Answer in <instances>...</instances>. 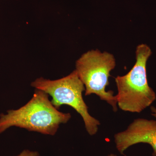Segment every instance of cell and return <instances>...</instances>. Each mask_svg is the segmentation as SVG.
Wrapping results in <instances>:
<instances>
[{"instance_id": "8", "label": "cell", "mask_w": 156, "mask_h": 156, "mask_svg": "<svg viewBox=\"0 0 156 156\" xmlns=\"http://www.w3.org/2000/svg\"><path fill=\"white\" fill-rule=\"evenodd\" d=\"M107 156H117L115 154H109Z\"/></svg>"}, {"instance_id": "2", "label": "cell", "mask_w": 156, "mask_h": 156, "mask_svg": "<svg viewBox=\"0 0 156 156\" xmlns=\"http://www.w3.org/2000/svg\"><path fill=\"white\" fill-rule=\"evenodd\" d=\"M151 54L148 45H138L134 66L127 74L115 78L118 89L115 95L117 104L122 110L140 113L156 100V93L149 86L147 73V63Z\"/></svg>"}, {"instance_id": "1", "label": "cell", "mask_w": 156, "mask_h": 156, "mask_svg": "<svg viewBox=\"0 0 156 156\" xmlns=\"http://www.w3.org/2000/svg\"><path fill=\"white\" fill-rule=\"evenodd\" d=\"M71 118L53 106L46 92L36 89L32 98L17 110L0 115V134L11 127H17L46 135H54L61 124Z\"/></svg>"}, {"instance_id": "7", "label": "cell", "mask_w": 156, "mask_h": 156, "mask_svg": "<svg viewBox=\"0 0 156 156\" xmlns=\"http://www.w3.org/2000/svg\"><path fill=\"white\" fill-rule=\"evenodd\" d=\"M151 111L152 115L156 118V108L154 107H151Z\"/></svg>"}, {"instance_id": "3", "label": "cell", "mask_w": 156, "mask_h": 156, "mask_svg": "<svg viewBox=\"0 0 156 156\" xmlns=\"http://www.w3.org/2000/svg\"><path fill=\"white\" fill-rule=\"evenodd\" d=\"M31 86L51 96V103L57 109L62 105L74 109L83 118L89 135L97 133L100 122L89 114L88 107L83 97L85 86L75 70L66 76L55 80L38 78L31 83Z\"/></svg>"}, {"instance_id": "4", "label": "cell", "mask_w": 156, "mask_h": 156, "mask_svg": "<svg viewBox=\"0 0 156 156\" xmlns=\"http://www.w3.org/2000/svg\"><path fill=\"white\" fill-rule=\"evenodd\" d=\"M115 66L113 54L96 49L83 53L76 61L75 69L85 86V95L95 94L111 105L115 112L118 110L116 98L112 90L106 91V87L109 84L110 72Z\"/></svg>"}, {"instance_id": "6", "label": "cell", "mask_w": 156, "mask_h": 156, "mask_svg": "<svg viewBox=\"0 0 156 156\" xmlns=\"http://www.w3.org/2000/svg\"><path fill=\"white\" fill-rule=\"evenodd\" d=\"M17 156H39V154L37 152L30 151L29 150H25Z\"/></svg>"}, {"instance_id": "5", "label": "cell", "mask_w": 156, "mask_h": 156, "mask_svg": "<svg viewBox=\"0 0 156 156\" xmlns=\"http://www.w3.org/2000/svg\"><path fill=\"white\" fill-rule=\"evenodd\" d=\"M117 150L122 154L128 147L138 143L147 144L152 148V155L156 156V121L137 119L125 131L115 134Z\"/></svg>"}]
</instances>
